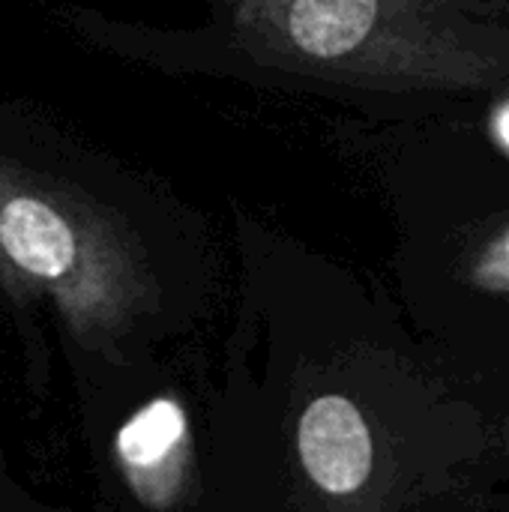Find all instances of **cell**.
Wrapping results in <instances>:
<instances>
[{
    "instance_id": "6da1fadb",
    "label": "cell",
    "mask_w": 509,
    "mask_h": 512,
    "mask_svg": "<svg viewBox=\"0 0 509 512\" xmlns=\"http://www.w3.org/2000/svg\"><path fill=\"white\" fill-rule=\"evenodd\" d=\"M509 420L471 384H216L210 512H486Z\"/></svg>"
},
{
    "instance_id": "7a4b0ae2",
    "label": "cell",
    "mask_w": 509,
    "mask_h": 512,
    "mask_svg": "<svg viewBox=\"0 0 509 512\" xmlns=\"http://www.w3.org/2000/svg\"><path fill=\"white\" fill-rule=\"evenodd\" d=\"M75 393L102 512H210L213 387L126 363L75 378Z\"/></svg>"
},
{
    "instance_id": "3957f363",
    "label": "cell",
    "mask_w": 509,
    "mask_h": 512,
    "mask_svg": "<svg viewBox=\"0 0 509 512\" xmlns=\"http://www.w3.org/2000/svg\"><path fill=\"white\" fill-rule=\"evenodd\" d=\"M378 15V0H294L291 36L318 57L348 54L363 42Z\"/></svg>"
},
{
    "instance_id": "277c9868",
    "label": "cell",
    "mask_w": 509,
    "mask_h": 512,
    "mask_svg": "<svg viewBox=\"0 0 509 512\" xmlns=\"http://www.w3.org/2000/svg\"><path fill=\"white\" fill-rule=\"evenodd\" d=\"M498 132H501V138H504V144L509 147V105L501 111V117H498Z\"/></svg>"
},
{
    "instance_id": "5b68a950",
    "label": "cell",
    "mask_w": 509,
    "mask_h": 512,
    "mask_svg": "<svg viewBox=\"0 0 509 512\" xmlns=\"http://www.w3.org/2000/svg\"><path fill=\"white\" fill-rule=\"evenodd\" d=\"M39 512H42V510H39Z\"/></svg>"
}]
</instances>
